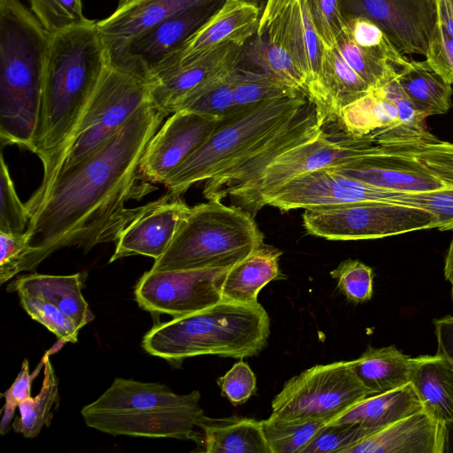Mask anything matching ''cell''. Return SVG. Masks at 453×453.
Listing matches in <instances>:
<instances>
[{
	"mask_svg": "<svg viewBox=\"0 0 453 453\" xmlns=\"http://www.w3.org/2000/svg\"><path fill=\"white\" fill-rule=\"evenodd\" d=\"M329 136L324 132L316 140L281 154L228 196L254 217L264 199L290 179L365 157L375 146L372 134L355 136L345 132L334 141Z\"/></svg>",
	"mask_w": 453,
	"mask_h": 453,
	"instance_id": "7c38bea8",
	"label": "cell"
},
{
	"mask_svg": "<svg viewBox=\"0 0 453 453\" xmlns=\"http://www.w3.org/2000/svg\"><path fill=\"white\" fill-rule=\"evenodd\" d=\"M26 204L19 199L4 156L0 160V232L25 233L29 223Z\"/></svg>",
	"mask_w": 453,
	"mask_h": 453,
	"instance_id": "ee69618b",
	"label": "cell"
},
{
	"mask_svg": "<svg viewBox=\"0 0 453 453\" xmlns=\"http://www.w3.org/2000/svg\"><path fill=\"white\" fill-rule=\"evenodd\" d=\"M228 270H150L137 282L135 300L150 312L173 318L203 311L223 301L222 284Z\"/></svg>",
	"mask_w": 453,
	"mask_h": 453,
	"instance_id": "4fadbf2b",
	"label": "cell"
},
{
	"mask_svg": "<svg viewBox=\"0 0 453 453\" xmlns=\"http://www.w3.org/2000/svg\"><path fill=\"white\" fill-rule=\"evenodd\" d=\"M370 432L354 423H327L303 449L302 453H345Z\"/></svg>",
	"mask_w": 453,
	"mask_h": 453,
	"instance_id": "f6af8a7d",
	"label": "cell"
},
{
	"mask_svg": "<svg viewBox=\"0 0 453 453\" xmlns=\"http://www.w3.org/2000/svg\"><path fill=\"white\" fill-rule=\"evenodd\" d=\"M219 120L187 110L172 113L143 151L139 162L141 177L150 183L163 184L170 172L208 140Z\"/></svg>",
	"mask_w": 453,
	"mask_h": 453,
	"instance_id": "ac0fdd59",
	"label": "cell"
},
{
	"mask_svg": "<svg viewBox=\"0 0 453 453\" xmlns=\"http://www.w3.org/2000/svg\"><path fill=\"white\" fill-rule=\"evenodd\" d=\"M201 395H177L160 383L116 378L81 414L86 425L111 435L193 440L203 414Z\"/></svg>",
	"mask_w": 453,
	"mask_h": 453,
	"instance_id": "8992f818",
	"label": "cell"
},
{
	"mask_svg": "<svg viewBox=\"0 0 453 453\" xmlns=\"http://www.w3.org/2000/svg\"><path fill=\"white\" fill-rule=\"evenodd\" d=\"M402 194L326 167L290 179L264 199L262 208L270 205L288 211L372 200L393 202Z\"/></svg>",
	"mask_w": 453,
	"mask_h": 453,
	"instance_id": "e0dca14e",
	"label": "cell"
},
{
	"mask_svg": "<svg viewBox=\"0 0 453 453\" xmlns=\"http://www.w3.org/2000/svg\"><path fill=\"white\" fill-rule=\"evenodd\" d=\"M309 234L327 240L379 239L435 228L426 210L392 201H364L307 209L303 214Z\"/></svg>",
	"mask_w": 453,
	"mask_h": 453,
	"instance_id": "8fae6325",
	"label": "cell"
},
{
	"mask_svg": "<svg viewBox=\"0 0 453 453\" xmlns=\"http://www.w3.org/2000/svg\"><path fill=\"white\" fill-rule=\"evenodd\" d=\"M346 176L400 193L453 187V142L431 133L418 138L375 143L365 157L330 166Z\"/></svg>",
	"mask_w": 453,
	"mask_h": 453,
	"instance_id": "ba28073f",
	"label": "cell"
},
{
	"mask_svg": "<svg viewBox=\"0 0 453 453\" xmlns=\"http://www.w3.org/2000/svg\"><path fill=\"white\" fill-rule=\"evenodd\" d=\"M345 21L364 17L403 55L426 56L438 22L437 0H342Z\"/></svg>",
	"mask_w": 453,
	"mask_h": 453,
	"instance_id": "5bb4252c",
	"label": "cell"
},
{
	"mask_svg": "<svg viewBox=\"0 0 453 453\" xmlns=\"http://www.w3.org/2000/svg\"><path fill=\"white\" fill-rule=\"evenodd\" d=\"M257 2V0H256Z\"/></svg>",
	"mask_w": 453,
	"mask_h": 453,
	"instance_id": "6f0895ef",
	"label": "cell"
},
{
	"mask_svg": "<svg viewBox=\"0 0 453 453\" xmlns=\"http://www.w3.org/2000/svg\"><path fill=\"white\" fill-rule=\"evenodd\" d=\"M260 9L251 0H224L216 12L183 43L177 54L155 71L188 63L223 43L244 47L258 27ZM152 72V73H154Z\"/></svg>",
	"mask_w": 453,
	"mask_h": 453,
	"instance_id": "7402d4cb",
	"label": "cell"
},
{
	"mask_svg": "<svg viewBox=\"0 0 453 453\" xmlns=\"http://www.w3.org/2000/svg\"><path fill=\"white\" fill-rule=\"evenodd\" d=\"M221 392L233 403H245L256 392L257 380L250 365L241 360L217 380Z\"/></svg>",
	"mask_w": 453,
	"mask_h": 453,
	"instance_id": "f907efd6",
	"label": "cell"
},
{
	"mask_svg": "<svg viewBox=\"0 0 453 453\" xmlns=\"http://www.w3.org/2000/svg\"><path fill=\"white\" fill-rule=\"evenodd\" d=\"M350 366L372 395L395 390L410 383L411 357L395 346H369Z\"/></svg>",
	"mask_w": 453,
	"mask_h": 453,
	"instance_id": "1f68e13d",
	"label": "cell"
},
{
	"mask_svg": "<svg viewBox=\"0 0 453 453\" xmlns=\"http://www.w3.org/2000/svg\"><path fill=\"white\" fill-rule=\"evenodd\" d=\"M242 49L223 43L188 63L157 70L150 78V102L167 116L172 114L178 102L197 86L239 66Z\"/></svg>",
	"mask_w": 453,
	"mask_h": 453,
	"instance_id": "44dd1931",
	"label": "cell"
},
{
	"mask_svg": "<svg viewBox=\"0 0 453 453\" xmlns=\"http://www.w3.org/2000/svg\"><path fill=\"white\" fill-rule=\"evenodd\" d=\"M316 32L326 47H333L344 31L342 0H307Z\"/></svg>",
	"mask_w": 453,
	"mask_h": 453,
	"instance_id": "c3c4849f",
	"label": "cell"
},
{
	"mask_svg": "<svg viewBox=\"0 0 453 453\" xmlns=\"http://www.w3.org/2000/svg\"><path fill=\"white\" fill-rule=\"evenodd\" d=\"M254 217L237 205L209 200L190 208L151 271L230 269L264 245Z\"/></svg>",
	"mask_w": 453,
	"mask_h": 453,
	"instance_id": "52a82bcc",
	"label": "cell"
},
{
	"mask_svg": "<svg viewBox=\"0 0 453 453\" xmlns=\"http://www.w3.org/2000/svg\"><path fill=\"white\" fill-rule=\"evenodd\" d=\"M81 273L49 275L33 273L19 277L9 284L8 291L43 299L70 317L81 329L94 319L81 294Z\"/></svg>",
	"mask_w": 453,
	"mask_h": 453,
	"instance_id": "4316f807",
	"label": "cell"
},
{
	"mask_svg": "<svg viewBox=\"0 0 453 453\" xmlns=\"http://www.w3.org/2000/svg\"><path fill=\"white\" fill-rule=\"evenodd\" d=\"M436 337V353L453 363V316L435 319L433 320ZM446 453H453V423L447 426Z\"/></svg>",
	"mask_w": 453,
	"mask_h": 453,
	"instance_id": "db71d44e",
	"label": "cell"
},
{
	"mask_svg": "<svg viewBox=\"0 0 453 453\" xmlns=\"http://www.w3.org/2000/svg\"><path fill=\"white\" fill-rule=\"evenodd\" d=\"M396 79L418 111L426 119L444 114L452 105V85L429 67L426 61H408L395 70Z\"/></svg>",
	"mask_w": 453,
	"mask_h": 453,
	"instance_id": "d6a6232c",
	"label": "cell"
},
{
	"mask_svg": "<svg viewBox=\"0 0 453 453\" xmlns=\"http://www.w3.org/2000/svg\"><path fill=\"white\" fill-rule=\"evenodd\" d=\"M377 88L397 108L401 122V134L398 139L418 138L430 134L426 129V118L418 111L401 88L396 73Z\"/></svg>",
	"mask_w": 453,
	"mask_h": 453,
	"instance_id": "7dc6e473",
	"label": "cell"
},
{
	"mask_svg": "<svg viewBox=\"0 0 453 453\" xmlns=\"http://www.w3.org/2000/svg\"><path fill=\"white\" fill-rule=\"evenodd\" d=\"M410 382L429 416L446 426L453 423L452 362L437 353L411 357Z\"/></svg>",
	"mask_w": 453,
	"mask_h": 453,
	"instance_id": "484cf974",
	"label": "cell"
},
{
	"mask_svg": "<svg viewBox=\"0 0 453 453\" xmlns=\"http://www.w3.org/2000/svg\"><path fill=\"white\" fill-rule=\"evenodd\" d=\"M429 211L434 217L435 228L453 231V187L421 193H403L393 199Z\"/></svg>",
	"mask_w": 453,
	"mask_h": 453,
	"instance_id": "bcb514c9",
	"label": "cell"
},
{
	"mask_svg": "<svg viewBox=\"0 0 453 453\" xmlns=\"http://www.w3.org/2000/svg\"><path fill=\"white\" fill-rule=\"evenodd\" d=\"M443 272L445 280L450 284V296L453 301V238L445 257Z\"/></svg>",
	"mask_w": 453,
	"mask_h": 453,
	"instance_id": "9f6ffc18",
	"label": "cell"
},
{
	"mask_svg": "<svg viewBox=\"0 0 453 453\" xmlns=\"http://www.w3.org/2000/svg\"><path fill=\"white\" fill-rule=\"evenodd\" d=\"M340 119L346 133L355 136L372 134L375 143L398 139L401 134L397 108L378 88L347 106Z\"/></svg>",
	"mask_w": 453,
	"mask_h": 453,
	"instance_id": "4dcf8cb0",
	"label": "cell"
},
{
	"mask_svg": "<svg viewBox=\"0 0 453 453\" xmlns=\"http://www.w3.org/2000/svg\"><path fill=\"white\" fill-rule=\"evenodd\" d=\"M107 58L96 21L51 35L31 151L43 165L46 188L102 77Z\"/></svg>",
	"mask_w": 453,
	"mask_h": 453,
	"instance_id": "7a4b0ae2",
	"label": "cell"
},
{
	"mask_svg": "<svg viewBox=\"0 0 453 453\" xmlns=\"http://www.w3.org/2000/svg\"><path fill=\"white\" fill-rule=\"evenodd\" d=\"M167 115L150 101L109 139L81 161L60 171L25 203L29 223L25 232L30 251L22 271H31L53 252L77 247L85 252L116 242L139 207L157 189L139 173L143 151Z\"/></svg>",
	"mask_w": 453,
	"mask_h": 453,
	"instance_id": "6da1fadb",
	"label": "cell"
},
{
	"mask_svg": "<svg viewBox=\"0 0 453 453\" xmlns=\"http://www.w3.org/2000/svg\"><path fill=\"white\" fill-rule=\"evenodd\" d=\"M344 31L358 46L372 52L395 70L403 66L408 58L401 54L382 29L364 17L346 20Z\"/></svg>",
	"mask_w": 453,
	"mask_h": 453,
	"instance_id": "ab89813d",
	"label": "cell"
},
{
	"mask_svg": "<svg viewBox=\"0 0 453 453\" xmlns=\"http://www.w3.org/2000/svg\"><path fill=\"white\" fill-rule=\"evenodd\" d=\"M372 88L349 65L337 47L324 46L319 80L307 95L316 106L318 119H340L342 111Z\"/></svg>",
	"mask_w": 453,
	"mask_h": 453,
	"instance_id": "d4e9b609",
	"label": "cell"
},
{
	"mask_svg": "<svg viewBox=\"0 0 453 453\" xmlns=\"http://www.w3.org/2000/svg\"><path fill=\"white\" fill-rule=\"evenodd\" d=\"M247 55L250 61L265 72L292 88L306 92L307 81L294 58L282 48L255 35Z\"/></svg>",
	"mask_w": 453,
	"mask_h": 453,
	"instance_id": "d590c367",
	"label": "cell"
},
{
	"mask_svg": "<svg viewBox=\"0 0 453 453\" xmlns=\"http://www.w3.org/2000/svg\"><path fill=\"white\" fill-rule=\"evenodd\" d=\"M51 35L19 0H0V138L31 150Z\"/></svg>",
	"mask_w": 453,
	"mask_h": 453,
	"instance_id": "3957f363",
	"label": "cell"
},
{
	"mask_svg": "<svg viewBox=\"0 0 453 453\" xmlns=\"http://www.w3.org/2000/svg\"><path fill=\"white\" fill-rule=\"evenodd\" d=\"M263 427L271 453H302L329 420L283 421L268 418Z\"/></svg>",
	"mask_w": 453,
	"mask_h": 453,
	"instance_id": "74e56055",
	"label": "cell"
},
{
	"mask_svg": "<svg viewBox=\"0 0 453 453\" xmlns=\"http://www.w3.org/2000/svg\"><path fill=\"white\" fill-rule=\"evenodd\" d=\"M425 61L446 82L453 85V37L439 19Z\"/></svg>",
	"mask_w": 453,
	"mask_h": 453,
	"instance_id": "816d5d0a",
	"label": "cell"
},
{
	"mask_svg": "<svg viewBox=\"0 0 453 453\" xmlns=\"http://www.w3.org/2000/svg\"><path fill=\"white\" fill-rule=\"evenodd\" d=\"M216 1L220 0H127L119 3L109 17L96 21L106 58L157 24L194 7Z\"/></svg>",
	"mask_w": 453,
	"mask_h": 453,
	"instance_id": "603a6c76",
	"label": "cell"
},
{
	"mask_svg": "<svg viewBox=\"0 0 453 453\" xmlns=\"http://www.w3.org/2000/svg\"><path fill=\"white\" fill-rule=\"evenodd\" d=\"M438 19L453 37V0H437Z\"/></svg>",
	"mask_w": 453,
	"mask_h": 453,
	"instance_id": "11a10c76",
	"label": "cell"
},
{
	"mask_svg": "<svg viewBox=\"0 0 453 453\" xmlns=\"http://www.w3.org/2000/svg\"><path fill=\"white\" fill-rule=\"evenodd\" d=\"M203 435L200 439L206 453H271L263 421L250 418H212L202 414L196 422Z\"/></svg>",
	"mask_w": 453,
	"mask_h": 453,
	"instance_id": "83f0119b",
	"label": "cell"
},
{
	"mask_svg": "<svg viewBox=\"0 0 453 453\" xmlns=\"http://www.w3.org/2000/svg\"><path fill=\"white\" fill-rule=\"evenodd\" d=\"M370 395L349 361L317 365L284 384L272 402L269 418L283 421H331Z\"/></svg>",
	"mask_w": 453,
	"mask_h": 453,
	"instance_id": "30bf717a",
	"label": "cell"
},
{
	"mask_svg": "<svg viewBox=\"0 0 453 453\" xmlns=\"http://www.w3.org/2000/svg\"><path fill=\"white\" fill-rule=\"evenodd\" d=\"M349 65L373 89L396 73L395 68L358 46L343 31L334 44Z\"/></svg>",
	"mask_w": 453,
	"mask_h": 453,
	"instance_id": "f35d334b",
	"label": "cell"
},
{
	"mask_svg": "<svg viewBox=\"0 0 453 453\" xmlns=\"http://www.w3.org/2000/svg\"><path fill=\"white\" fill-rule=\"evenodd\" d=\"M20 304L32 319L53 333L59 344L77 342L80 328L76 323L54 304L36 296L18 294Z\"/></svg>",
	"mask_w": 453,
	"mask_h": 453,
	"instance_id": "b9f144b4",
	"label": "cell"
},
{
	"mask_svg": "<svg viewBox=\"0 0 453 453\" xmlns=\"http://www.w3.org/2000/svg\"><path fill=\"white\" fill-rule=\"evenodd\" d=\"M43 366L44 358L42 357L36 369L30 373L29 362L25 359L21 365V370L12 385L4 393L1 394V396L5 399V403L3 407L2 420L0 423V433L2 435L9 432L16 408L19 407L22 402L32 397V382L37 377Z\"/></svg>",
	"mask_w": 453,
	"mask_h": 453,
	"instance_id": "681fc988",
	"label": "cell"
},
{
	"mask_svg": "<svg viewBox=\"0 0 453 453\" xmlns=\"http://www.w3.org/2000/svg\"><path fill=\"white\" fill-rule=\"evenodd\" d=\"M305 91L238 105L220 119L208 140L163 184L181 196L192 185L221 176L268 144L309 103Z\"/></svg>",
	"mask_w": 453,
	"mask_h": 453,
	"instance_id": "5b68a950",
	"label": "cell"
},
{
	"mask_svg": "<svg viewBox=\"0 0 453 453\" xmlns=\"http://www.w3.org/2000/svg\"><path fill=\"white\" fill-rule=\"evenodd\" d=\"M270 319L258 303H220L155 325L143 337L142 348L172 363L187 357L215 355L244 358L266 346Z\"/></svg>",
	"mask_w": 453,
	"mask_h": 453,
	"instance_id": "277c9868",
	"label": "cell"
},
{
	"mask_svg": "<svg viewBox=\"0 0 453 453\" xmlns=\"http://www.w3.org/2000/svg\"><path fill=\"white\" fill-rule=\"evenodd\" d=\"M337 280V288L348 301L363 303L371 300L373 293L372 269L357 259L342 261L330 272Z\"/></svg>",
	"mask_w": 453,
	"mask_h": 453,
	"instance_id": "7bdbcfd3",
	"label": "cell"
},
{
	"mask_svg": "<svg viewBox=\"0 0 453 453\" xmlns=\"http://www.w3.org/2000/svg\"><path fill=\"white\" fill-rule=\"evenodd\" d=\"M149 101L150 82L147 80L107 62L67 144L58 173L94 151Z\"/></svg>",
	"mask_w": 453,
	"mask_h": 453,
	"instance_id": "9c48e42d",
	"label": "cell"
},
{
	"mask_svg": "<svg viewBox=\"0 0 453 453\" xmlns=\"http://www.w3.org/2000/svg\"><path fill=\"white\" fill-rule=\"evenodd\" d=\"M0 283L4 284L22 272L30 248L25 233L0 232Z\"/></svg>",
	"mask_w": 453,
	"mask_h": 453,
	"instance_id": "f5cc1de1",
	"label": "cell"
},
{
	"mask_svg": "<svg viewBox=\"0 0 453 453\" xmlns=\"http://www.w3.org/2000/svg\"><path fill=\"white\" fill-rule=\"evenodd\" d=\"M423 410L411 383L359 401L328 423H354L370 434Z\"/></svg>",
	"mask_w": 453,
	"mask_h": 453,
	"instance_id": "f1b7e54d",
	"label": "cell"
},
{
	"mask_svg": "<svg viewBox=\"0 0 453 453\" xmlns=\"http://www.w3.org/2000/svg\"><path fill=\"white\" fill-rule=\"evenodd\" d=\"M190 208L181 196L170 191L140 206L120 232L110 263L134 255L150 257L155 260L159 258L171 244Z\"/></svg>",
	"mask_w": 453,
	"mask_h": 453,
	"instance_id": "d6986e66",
	"label": "cell"
},
{
	"mask_svg": "<svg viewBox=\"0 0 453 453\" xmlns=\"http://www.w3.org/2000/svg\"><path fill=\"white\" fill-rule=\"evenodd\" d=\"M324 132L316 106L310 99L299 114L264 148L225 174L206 180L203 190L204 197L208 201H221L251 180L279 156L316 140Z\"/></svg>",
	"mask_w": 453,
	"mask_h": 453,
	"instance_id": "ffe728a7",
	"label": "cell"
},
{
	"mask_svg": "<svg viewBox=\"0 0 453 453\" xmlns=\"http://www.w3.org/2000/svg\"><path fill=\"white\" fill-rule=\"evenodd\" d=\"M447 426L424 410L371 434L345 453H446Z\"/></svg>",
	"mask_w": 453,
	"mask_h": 453,
	"instance_id": "cb8c5ba5",
	"label": "cell"
},
{
	"mask_svg": "<svg viewBox=\"0 0 453 453\" xmlns=\"http://www.w3.org/2000/svg\"><path fill=\"white\" fill-rule=\"evenodd\" d=\"M232 83L237 105L265 102L300 92L265 72L245 70L239 66L233 72Z\"/></svg>",
	"mask_w": 453,
	"mask_h": 453,
	"instance_id": "8d00e7d4",
	"label": "cell"
},
{
	"mask_svg": "<svg viewBox=\"0 0 453 453\" xmlns=\"http://www.w3.org/2000/svg\"><path fill=\"white\" fill-rule=\"evenodd\" d=\"M234 69L197 86L178 102L173 113L187 110L218 119L223 118L238 106L234 102L232 83Z\"/></svg>",
	"mask_w": 453,
	"mask_h": 453,
	"instance_id": "e575fe53",
	"label": "cell"
},
{
	"mask_svg": "<svg viewBox=\"0 0 453 453\" xmlns=\"http://www.w3.org/2000/svg\"><path fill=\"white\" fill-rule=\"evenodd\" d=\"M223 2L196 6L157 24L106 58L107 62L150 82L152 72L174 57Z\"/></svg>",
	"mask_w": 453,
	"mask_h": 453,
	"instance_id": "2e32d148",
	"label": "cell"
},
{
	"mask_svg": "<svg viewBox=\"0 0 453 453\" xmlns=\"http://www.w3.org/2000/svg\"><path fill=\"white\" fill-rule=\"evenodd\" d=\"M256 35L285 50L306 77V93L314 88L324 45L316 32L307 0H265Z\"/></svg>",
	"mask_w": 453,
	"mask_h": 453,
	"instance_id": "9a60e30c",
	"label": "cell"
},
{
	"mask_svg": "<svg viewBox=\"0 0 453 453\" xmlns=\"http://www.w3.org/2000/svg\"><path fill=\"white\" fill-rule=\"evenodd\" d=\"M53 352L50 349L43 356V380L39 394L19 405V416L12 425L15 433H20L27 439L37 436L44 426H50L52 407L58 403V380L50 359Z\"/></svg>",
	"mask_w": 453,
	"mask_h": 453,
	"instance_id": "836d02e7",
	"label": "cell"
},
{
	"mask_svg": "<svg viewBox=\"0 0 453 453\" xmlns=\"http://www.w3.org/2000/svg\"><path fill=\"white\" fill-rule=\"evenodd\" d=\"M281 251L263 245L227 271L222 284V299L243 304L258 303L257 296L270 281L280 278Z\"/></svg>",
	"mask_w": 453,
	"mask_h": 453,
	"instance_id": "f546056e",
	"label": "cell"
},
{
	"mask_svg": "<svg viewBox=\"0 0 453 453\" xmlns=\"http://www.w3.org/2000/svg\"><path fill=\"white\" fill-rule=\"evenodd\" d=\"M32 12L52 35L65 29L88 24L82 0H29Z\"/></svg>",
	"mask_w": 453,
	"mask_h": 453,
	"instance_id": "60d3db41",
	"label": "cell"
}]
</instances>
